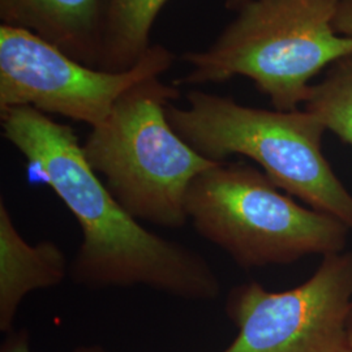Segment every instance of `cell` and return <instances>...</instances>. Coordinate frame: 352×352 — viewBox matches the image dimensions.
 Instances as JSON below:
<instances>
[{
	"label": "cell",
	"instance_id": "cell-1",
	"mask_svg": "<svg viewBox=\"0 0 352 352\" xmlns=\"http://www.w3.org/2000/svg\"><path fill=\"white\" fill-rule=\"evenodd\" d=\"M3 136L50 186L82 231L69 274L87 289L144 286L177 299L210 302L221 282L208 260L154 234L118 202L91 168L75 131L33 107L0 111Z\"/></svg>",
	"mask_w": 352,
	"mask_h": 352
},
{
	"label": "cell",
	"instance_id": "cell-2",
	"mask_svg": "<svg viewBox=\"0 0 352 352\" xmlns=\"http://www.w3.org/2000/svg\"><path fill=\"white\" fill-rule=\"evenodd\" d=\"M340 0H252L206 50L189 51L179 84H221L248 77L276 110L304 104L311 80L352 51L334 26Z\"/></svg>",
	"mask_w": 352,
	"mask_h": 352
},
{
	"label": "cell",
	"instance_id": "cell-3",
	"mask_svg": "<svg viewBox=\"0 0 352 352\" xmlns=\"http://www.w3.org/2000/svg\"><path fill=\"white\" fill-rule=\"evenodd\" d=\"M176 133L204 158H250L280 190L333 215L352 231V195L322 153L325 126L305 110L243 106L232 98L192 90L187 106H167Z\"/></svg>",
	"mask_w": 352,
	"mask_h": 352
},
{
	"label": "cell",
	"instance_id": "cell-4",
	"mask_svg": "<svg viewBox=\"0 0 352 352\" xmlns=\"http://www.w3.org/2000/svg\"><path fill=\"white\" fill-rule=\"evenodd\" d=\"M179 96L175 85L160 77L142 81L126 90L82 144L89 164L126 212L164 228L187 225L189 187L217 164L190 148L170 124L166 110Z\"/></svg>",
	"mask_w": 352,
	"mask_h": 352
},
{
	"label": "cell",
	"instance_id": "cell-5",
	"mask_svg": "<svg viewBox=\"0 0 352 352\" xmlns=\"http://www.w3.org/2000/svg\"><path fill=\"white\" fill-rule=\"evenodd\" d=\"M186 212L196 232L243 269L340 253L350 231L333 215L294 201L244 162H219L197 176Z\"/></svg>",
	"mask_w": 352,
	"mask_h": 352
},
{
	"label": "cell",
	"instance_id": "cell-6",
	"mask_svg": "<svg viewBox=\"0 0 352 352\" xmlns=\"http://www.w3.org/2000/svg\"><path fill=\"white\" fill-rule=\"evenodd\" d=\"M174 59L171 51L154 45L132 68L109 72L77 62L30 32L1 24L0 111L28 106L100 126L126 90L161 77Z\"/></svg>",
	"mask_w": 352,
	"mask_h": 352
},
{
	"label": "cell",
	"instance_id": "cell-7",
	"mask_svg": "<svg viewBox=\"0 0 352 352\" xmlns=\"http://www.w3.org/2000/svg\"><path fill=\"white\" fill-rule=\"evenodd\" d=\"M227 314L239 333L223 352H352V252L322 257L295 289L272 292L257 282L235 287Z\"/></svg>",
	"mask_w": 352,
	"mask_h": 352
},
{
	"label": "cell",
	"instance_id": "cell-8",
	"mask_svg": "<svg viewBox=\"0 0 352 352\" xmlns=\"http://www.w3.org/2000/svg\"><path fill=\"white\" fill-rule=\"evenodd\" d=\"M109 7L110 0H0V20L98 68Z\"/></svg>",
	"mask_w": 352,
	"mask_h": 352
},
{
	"label": "cell",
	"instance_id": "cell-9",
	"mask_svg": "<svg viewBox=\"0 0 352 352\" xmlns=\"http://www.w3.org/2000/svg\"><path fill=\"white\" fill-rule=\"evenodd\" d=\"M62 248L50 240L28 243L4 200H0V330H13L24 298L36 289L59 286L69 273Z\"/></svg>",
	"mask_w": 352,
	"mask_h": 352
},
{
	"label": "cell",
	"instance_id": "cell-10",
	"mask_svg": "<svg viewBox=\"0 0 352 352\" xmlns=\"http://www.w3.org/2000/svg\"><path fill=\"white\" fill-rule=\"evenodd\" d=\"M167 0H110L98 68L122 72L151 49L153 24Z\"/></svg>",
	"mask_w": 352,
	"mask_h": 352
},
{
	"label": "cell",
	"instance_id": "cell-11",
	"mask_svg": "<svg viewBox=\"0 0 352 352\" xmlns=\"http://www.w3.org/2000/svg\"><path fill=\"white\" fill-rule=\"evenodd\" d=\"M304 110L352 146V51L327 68L320 84L312 85Z\"/></svg>",
	"mask_w": 352,
	"mask_h": 352
},
{
	"label": "cell",
	"instance_id": "cell-12",
	"mask_svg": "<svg viewBox=\"0 0 352 352\" xmlns=\"http://www.w3.org/2000/svg\"><path fill=\"white\" fill-rule=\"evenodd\" d=\"M6 336L7 337L1 343L0 352H32L30 351V336L26 329L12 330Z\"/></svg>",
	"mask_w": 352,
	"mask_h": 352
},
{
	"label": "cell",
	"instance_id": "cell-13",
	"mask_svg": "<svg viewBox=\"0 0 352 352\" xmlns=\"http://www.w3.org/2000/svg\"><path fill=\"white\" fill-rule=\"evenodd\" d=\"M334 26L340 36L352 38V0H340Z\"/></svg>",
	"mask_w": 352,
	"mask_h": 352
},
{
	"label": "cell",
	"instance_id": "cell-14",
	"mask_svg": "<svg viewBox=\"0 0 352 352\" xmlns=\"http://www.w3.org/2000/svg\"><path fill=\"white\" fill-rule=\"evenodd\" d=\"M250 1H252V0H226L225 1V7H226V10H228V11L238 12L240 8H243Z\"/></svg>",
	"mask_w": 352,
	"mask_h": 352
},
{
	"label": "cell",
	"instance_id": "cell-15",
	"mask_svg": "<svg viewBox=\"0 0 352 352\" xmlns=\"http://www.w3.org/2000/svg\"><path fill=\"white\" fill-rule=\"evenodd\" d=\"M71 352H107L100 344H82L77 346L75 350Z\"/></svg>",
	"mask_w": 352,
	"mask_h": 352
},
{
	"label": "cell",
	"instance_id": "cell-16",
	"mask_svg": "<svg viewBox=\"0 0 352 352\" xmlns=\"http://www.w3.org/2000/svg\"><path fill=\"white\" fill-rule=\"evenodd\" d=\"M350 342H351V346H352V318H351V322H350Z\"/></svg>",
	"mask_w": 352,
	"mask_h": 352
}]
</instances>
